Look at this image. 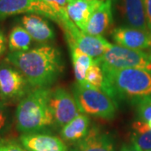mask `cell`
<instances>
[{"label":"cell","instance_id":"1","mask_svg":"<svg viewBox=\"0 0 151 151\" xmlns=\"http://www.w3.org/2000/svg\"><path fill=\"white\" fill-rule=\"evenodd\" d=\"M6 60L19 70L34 88L48 87L63 71L60 50L48 45L26 51L10 52Z\"/></svg>","mask_w":151,"mask_h":151},{"label":"cell","instance_id":"2","mask_svg":"<svg viewBox=\"0 0 151 151\" xmlns=\"http://www.w3.org/2000/svg\"><path fill=\"white\" fill-rule=\"evenodd\" d=\"M102 91L115 102L125 101L138 106L151 103V70L142 68L102 69Z\"/></svg>","mask_w":151,"mask_h":151},{"label":"cell","instance_id":"3","mask_svg":"<svg viewBox=\"0 0 151 151\" xmlns=\"http://www.w3.org/2000/svg\"><path fill=\"white\" fill-rule=\"evenodd\" d=\"M50 92L48 87L34 88L19 101L15 112L19 131L24 134L37 133L54 124L49 107Z\"/></svg>","mask_w":151,"mask_h":151},{"label":"cell","instance_id":"4","mask_svg":"<svg viewBox=\"0 0 151 151\" xmlns=\"http://www.w3.org/2000/svg\"><path fill=\"white\" fill-rule=\"evenodd\" d=\"M73 96L81 113L98 118L112 119L118 109V103L102 90L78 83L74 85Z\"/></svg>","mask_w":151,"mask_h":151},{"label":"cell","instance_id":"5","mask_svg":"<svg viewBox=\"0 0 151 151\" xmlns=\"http://www.w3.org/2000/svg\"><path fill=\"white\" fill-rule=\"evenodd\" d=\"M102 69L142 68L151 70L150 55L140 50H134L112 45V46L100 58L95 60Z\"/></svg>","mask_w":151,"mask_h":151},{"label":"cell","instance_id":"6","mask_svg":"<svg viewBox=\"0 0 151 151\" xmlns=\"http://www.w3.org/2000/svg\"><path fill=\"white\" fill-rule=\"evenodd\" d=\"M60 25L64 31L69 47H77L94 60L100 58L112 46V44L103 36H95L82 32L70 19L62 22Z\"/></svg>","mask_w":151,"mask_h":151},{"label":"cell","instance_id":"7","mask_svg":"<svg viewBox=\"0 0 151 151\" xmlns=\"http://www.w3.org/2000/svg\"><path fill=\"white\" fill-rule=\"evenodd\" d=\"M30 85L14 66L0 65V98L4 103L20 101L29 92Z\"/></svg>","mask_w":151,"mask_h":151},{"label":"cell","instance_id":"8","mask_svg":"<svg viewBox=\"0 0 151 151\" xmlns=\"http://www.w3.org/2000/svg\"><path fill=\"white\" fill-rule=\"evenodd\" d=\"M49 107L53 115L54 122L60 127L65 126L81 114L74 96L62 87L51 90Z\"/></svg>","mask_w":151,"mask_h":151},{"label":"cell","instance_id":"9","mask_svg":"<svg viewBox=\"0 0 151 151\" xmlns=\"http://www.w3.org/2000/svg\"><path fill=\"white\" fill-rule=\"evenodd\" d=\"M38 14L58 23V18L42 0H0V21L21 14Z\"/></svg>","mask_w":151,"mask_h":151},{"label":"cell","instance_id":"10","mask_svg":"<svg viewBox=\"0 0 151 151\" xmlns=\"http://www.w3.org/2000/svg\"><path fill=\"white\" fill-rule=\"evenodd\" d=\"M112 37L119 45L126 48L144 50L151 46V33L134 28H116L112 32Z\"/></svg>","mask_w":151,"mask_h":151},{"label":"cell","instance_id":"11","mask_svg":"<svg viewBox=\"0 0 151 151\" xmlns=\"http://www.w3.org/2000/svg\"><path fill=\"white\" fill-rule=\"evenodd\" d=\"M119 7L121 16L128 27L150 32L144 0H119Z\"/></svg>","mask_w":151,"mask_h":151},{"label":"cell","instance_id":"12","mask_svg":"<svg viewBox=\"0 0 151 151\" xmlns=\"http://www.w3.org/2000/svg\"><path fill=\"white\" fill-rule=\"evenodd\" d=\"M20 142L27 151H67L64 141L57 136L45 134H24Z\"/></svg>","mask_w":151,"mask_h":151},{"label":"cell","instance_id":"13","mask_svg":"<svg viewBox=\"0 0 151 151\" xmlns=\"http://www.w3.org/2000/svg\"><path fill=\"white\" fill-rule=\"evenodd\" d=\"M103 0H67L66 13L70 21L82 32L93 11Z\"/></svg>","mask_w":151,"mask_h":151},{"label":"cell","instance_id":"14","mask_svg":"<svg viewBox=\"0 0 151 151\" xmlns=\"http://www.w3.org/2000/svg\"><path fill=\"white\" fill-rule=\"evenodd\" d=\"M112 22V0H103L91 14L86 24L85 33L95 36H102L111 26Z\"/></svg>","mask_w":151,"mask_h":151},{"label":"cell","instance_id":"15","mask_svg":"<svg viewBox=\"0 0 151 151\" xmlns=\"http://www.w3.org/2000/svg\"><path fill=\"white\" fill-rule=\"evenodd\" d=\"M22 26L24 28L32 40L39 43H46L55 38L54 29L47 20L41 16L29 14L21 18Z\"/></svg>","mask_w":151,"mask_h":151},{"label":"cell","instance_id":"16","mask_svg":"<svg viewBox=\"0 0 151 151\" xmlns=\"http://www.w3.org/2000/svg\"><path fill=\"white\" fill-rule=\"evenodd\" d=\"M72 151H114V144L110 135L92 127Z\"/></svg>","mask_w":151,"mask_h":151},{"label":"cell","instance_id":"17","mask_svg":"<svg viewBox=\"0 0 151 151\" xmlns=\"http://www.w3.org/2000/svg\"><path fill=\"white\" fill-rule=\"evenodd\" d=\"M90 119L85 114H79L62 127L60 134L66 142L75 143L82 139L88 133Z\"/></svg>","mask_w":151,"mask_h":151},{"label":"cell","instance_id":"18","mask_svg":"<svg viewBox=\"0 0 151 151\" xmlns=\"http://www.w3.org/2000/svg\"><path fill=\"white\" fill-rule=\"evenodd\" d=\"M69 48H70V56H71L76 81L78 84L85 86L86 85L85 76H86V70L94 62V59L90 55L82 52L77 47L71 46Z\"/></svg>","mask_w":151,"mask_h":151},{"label":"cell","instance_id":"19","mask_svg":"<svg viewBox=\"0 0 151 151\" xmlns=\"http://www.w3.org/2000/svg\"><path fill=\"white\" fill-rule=\"evenodd\" d=\"M32 38L28 31L20 25L12 29L8 40V46L10 52L26 51L29 49Z\"/></svg>","mask_w":151,"mask_h":151},{"label":"cell","instance_id":"20","mask_svg":"<svg viewBox=\"0 0 151 151\" xmlns=\"http://www.w3.org/2000/svg\"><path fill=\"white\" fill-rule=\"evenodd\" d=\"M134 133L132 134L133 145L139 151L151 150V129L145 122L135 121L132 125Z\"/></svg>","mask_w":151,"mask_h":151},{"label":"cell","instance_id":"21","mask_svg":"<svg viewBox=\"0 0 151 151\" xmlns=\"http://www.w3.org/2000/svg\"><path fill=\"white\" fill-rule=\"evenodd\" d=\"M103 80H104V76H103V70L100 65L94 61L86 70V76H85L86 85L91 86L92 88L102 90Z\"/></svg>","mask_w":151,"mask_h":151},{"label":"cell","instance_id":"22","mask_svg":"<svg viewBox=\"0 0 151 151\" xmlns=\"http://www.w3.org/2000/svg\"><path fill=\"white\" fill-rule=\"evenodd\" d=\"M0 151H27L26 149L14 140L0 139Z\"/></svg>","mask_w":151,"mask_h":151},{"label":"cell","instance_id":"23","mask_svg":"<svg viewBox=\"0 0 151 151\" xmlns=\"http://www.w3.org/2000/svg\"><path fill=\"white\" fill-rule=\"evenodd\" d=\"M139 120L147 123L151 119V103H146L138 106Z\"/></svg>","mask_w":151,"mask_h":151},{"label":"cell","instance_id":"24","mask_svg":"<svg viewBox=\"0 0 151 151\" xmlns=\"http://www.w3.org/2000/svg\"><path fill=\"white\" fill-rule=\"evenodd\" d=\"M8 123V113L4 102L0 100V133L4 130Z\"/></svg>","mask_w":151,"mask_h":151},{"label":"cell","instance_id":"25","mask_svg":"<svg viewBox=\"0 0 151 151\" xmlns=\"http://www.w3.org/2000/svg\"><path fill=\"white\" fill-rule=\"evenodd\" d=\"M144 4H145L147 25L150 32L151 33V0H144Z\"/></svg>","mask_w":151,"mask_h":151},{"label":"cell","instance_id":"26","mask_svg":"<svg viewBox=\"0 0 151 151\" xmlns=\"http://www.w3.org/2000/svg\"><path fill=\"white\" fill-rule=\"evenodd\" d=\"M7 50V40L5 35L3 32L2 29H0V57L4 54Z\"/></svg>","mask_w":151,"mask_h":151},{"label":"cell","instance_id":"27","mask_svg":"<svg viewBox=\"0 0 151 151\" xmlns=\"http://www.w3.org/2000/svg\"><path fill=\"white\" fill-rule=\"evenodd\" d=\"M121 151H139L134 145H124Z\"/></svg>","mask_w":151,"mask_h":151},{"label":"cell","instance_id":"28","mask_svg":"<svg viewBox=\"0 0 151 151\" xmlns=\"http://www.w3.org/2000/svg\"><path fill=\"white\" fill-rule=\"evenodd\" d=\"M42 1H43L45 4H46L49 7L51 8V0H42ZM51 9H52V8H51ZM52 10H53V9H52Z\"/></svg>","mask_w":151,"mask_h":151},{"label":"cell","instance_id":"29","mask_svg":"<svg viewBox=\"0 0 151 151\" xmlns=\"http://www.w3.org/2000/svg\"><path fill=\"white\" fill-rule=\"evenodd\" d=\"M147 124H148V125H149V127L151 129V119L150 120V121H148V122H147Z\"/></svg>","mask_w":151,"mask_h":151},{"label":"cell","instance_id":"30","mask_svg":"<svg viewBox=\"0 0 151 151\" xmlns=\"http://www.w3.org/2000/svg\"><path fill=\"white\" fill-rule=\"evenodd\" d=\"M150 60H151V55H150Z\"/></svg>","mask_w":151,"mask_h":151},{"label":"cell","instance_id":"31","mask_svg":"<svg viewBox=\"0 0 151 151\" xmlns=\"http://www.w3.org/2000/svg\"><path fill=\"white\" fill-rule=\"evenodd\" d=\"M149 151H151V150H149Z\"/></svg>","mask_w":151,"mask_h":151}]
</instances>
